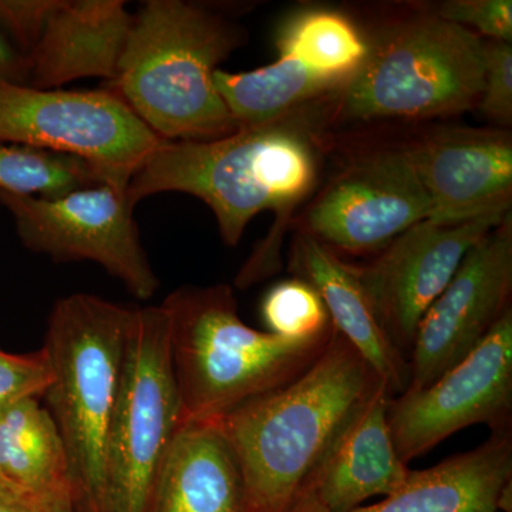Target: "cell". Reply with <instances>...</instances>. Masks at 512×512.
<instances>
[{"mask_svg": "<svg viewBox=\"0 0 512 512\" xmlns=\"http://www.w3.org/2000/svg\"><path fill=\"white\" fill-rule=\"evenodd\" d=\"M512 481V430L495 431L480 446L426 470H412L396 493L349 512H500L498 498ZM288 512H332L298 495Z\"/></svg>", "mask_w": 512, "mask_h": 512, "instance_id": "16", "label": "cell"}, {"mask_svg": "<svg viewBox=\"0 0 512 512\" xmlns=\"http://www.w3.org/2000/svg\"><path fill=\"white\" fill-rule=\"evenodd\" d=\"M369 37L365 63L330 97V123L448 119L477 109L483 93L485 40L414 8Z\"/></svg>", "mask_w": 512, "mask_h": 512, "instance_id": "5", "label": "cell"}, {"mask_svg": "<svg viewBox=\"0 0 512 512\" xmlns=\"http://www.w3.org/2000/svg\"><path fill=\"white\" fill-rule=\"evenodd\" d=\"M0 141L80 158L120 188L164 143L110 87L42 90L5 82Z\"/></svg>", "mask_w": 512, "mask_h": 512, "instance_id": "8", "label": "cell"}, {"mask_svg": "<svg viewBox=\"0 0 512 512\" xmlns=\"http://www.w3.org/2000/svg\"><path fill=\"white\" fill-rule=\"evenodd\" d=\"M289 271L322 296L333 326L365 357L390 396L406 392L410 363L387 339L349 262L309 235L293 237Z\"/></svg>", "mask_w": 512, "mask_h": 512, "instance_id": "18", "label": "cell"}, {"mask_svg": "<svg viewBox=\"0 0 512 512\" xmlns=\"http://www.w3.org/2000/svg\"><path fill=\"white\" fill-rule=\"evenodd\" d=\"M32 495L26 494L25 491L20 490L15 484L10 483L8 478L0 473V498H6V500H25L30 498Z\"/></svg>", "mask_w": 512, "mask_h": 512, "instance_id": "31", "label": "cell"}, {"mask_svg": "<svg viewBox=\"0 0 512 512\" xmlns=\"http://www.w3.org/2000/svg\"><path fill=\"white\" fill-rule=\"evenodd\" d=\"M392 399L382 384L340 431L299 495H309L326 510L349 512L403 487L412 470L397 454L390 434Z\"/></svg>", "mask_w": 512, "mask_h": 512, "instance_id": "15", "label": "cell"}, {"mask_svg": "<svg viewBox=\"0 0 512 512\" xmlns=\"http://www.w3.org/2000/svg\"><path fill=\"white\" fill-rule=\"evenodd\" d=\"M494 124L510 130L512 126V47L511 43L485 40L483 93L477 109Z\"/></svg>", "mask_w": 512, "mask_h": 512, "instance_id": "27", "label": "cell"}, {"mask_svg": "<svg viewBox=\"0 0 512 512\" xmlns=\"http://www.w3.org/2000/svg\"><path fill=\"white\" fill-rule=\"evenodd\" d=\"M382 384L335 330L298 379L212 421L237 460L244 512H288L340 431Z\"/></svg>", "mask_w": 512, "mask_h": 512, "instance_id": "2", "label": "cell"}, {"mask_svg": "<svg viewBox=\"0 0 512 512\" xmlns=\"http://www.w3.org/2000/svg\"><path fill=\"white\" fill-rule=\"evenodd\" d=\"M0 512H82L74 498L30 497L25 500L0 498Z\"/></svg>", "mask_w": 512, "mask_h": 512, "instance_id": "30", "label": "cell"}, {"mask_svg": "<svg viewBox=\"0 0 512 512\" xmlns=\"http://www.w3.org/2000/svg\"><path fill=\"white\" fill-rule=\"evenodd\" d=\"M183 426L163 305L133 309L104 464V512H151L168 448Z\"/></svg>", "mask_w": 512, "mask_h": 512, "instance_id": "7", "label": "cell"}, {"mask_svg": "<svg viewBox=\"0 0 512 512\" xmlns=\"http://www.w3.org/2000/svg\"><path fill=\"white\" fill-rule=\"evenodd\" d=\"M508 214L457 224L424 220L363 264H349L384 335L407 360L424 313L450 284L468 252Z\"/></svg>", "mask_w": 512, "mask_h": 512, "instance_id": "12", "label": "cell"}, {"mask_svg": "<svg viewBox=\"0 0 512 512\" xmlns=\"http://www.w3.org/2000/svg\"><path fill=\"white\" fill-rule=\"evenodd\" d=\"M151 512H244L237 460L214 423H184L175 434Z\"/></svg>", "mask_w": 512, "mask_h": 512, "instance_id": "19", "label": "cell"}, {"mask_svg": "<svg viewBox=\"0 0 512 512\" xmlns=\"http://www.w3.org/2000/svg\"><path fill=\"white\" fill-rule=\"evenodd\" d=\"M184 423H212L298 379L325 352L335 328L291 340L242 322L227 284L187 285L161 303Z\"/></svg>", "mask_w": 512, "mask_h": 512, "instance_id": "4", "label": "cell"}, {"mask_svg": "<svg viewBox=\"0 0 512 512\" xmlns=\"http://www.w3.org/2000/svg\"><path fill=\"white\" fill-rule=\"evenodd\" d=\"M387 419L406 464L473 424H485L491 433L512 430V308L430 386L393 397Z\"/></svg>", "mask_w": 512, "mask_h": 512, "instance_id": "11", "label": "cell"}, {"mask_svg": "<svg viewBox=\"0 0 512 512\" xmlns=\"http://www.w3.org/2000/svg\"><path fill=\"white\" fill-rule=\"evenodd\" d=\"M30 60L0 32V82L28 86Z\"/></svg>", "mask_w": 512, "mask_h": 512, "instance_id": "29", "label": "cell"}, {"mask_svg": "<svg viewBox=\"0 0 512 512\" xmlns=\"http://www.w3.org/2000/svg\"><path fill=\"white\" fill-rule=\"evenodd\" d=\"M399 148L429 198V220L457 224L511 212L510 130L437 127Z\"/></svg>", "mask_w": 512, "mask_h": 512, "instance_id": "14", "label": "cell"}, {"mask_svg": "<svg viewBox=\"0 0 512 512\" xmlns=\"http://www.w3.org/2000/svg\"><path fill=\"white\" fill-rule=\"evenodd\" d=\"M100 183V175L80 158L0 141V191L57 198Z\"/></svg>", "mask_w": 512, "mask_h": 512, "instance_id": "23", "label": "cell"}, {"mask_svg": "<svg viewBox=\"0 0 512 512\" xmlns=\"http://www.w3.org/2000/svg\"><path fill=\"white\" fill-rule=\"evenodd\" d=\"M215 86L239 126H258L339 93L338 87L292 57L251 72L218 69Z\"/></svg>", "mask_w": 512, "mask_h": 512, "instance_id": "21", "label": "cell"}, {"mask_svg": "<svg viewBox=\"0 0 512 512\" xmlns=\"http://www.w3.org/2000/svg\"><path fill=\"white\" fill-rule=\"evenodd\" d=\"M0 473L32 497L76 500L66 446L40 399L0 412Z\"/></svg>", "mask_w": 512, "mask_h": 512, "instance_id": "20", "label": "cell"}, {"mask_svg": "<svg viewBox=\"0 0 512 512\" xmlns=\"http://www.w3.org/2000/svg\"><path fill=\"white\" fill-rule=\"evenodd\" d=\"M498 511L512 512V481L501 491L500 498H498Z\"/></svg>", "mask_w": 512, "mask_h": 512, "instance_id": "32", "label": "cell"}, {"mask_svg": "<svg viewBox=\"0 0 512 512\" xmlns=\"http://www.w3.org/2000/svg\"><path fill=\"white\" fill-rule=\"evenodd\" d=\"M430 202L399 146L357 156L319 184L291 227L342 258L369 259L430 218Z\"/></svg>", "mask_w": 512, "mask_h": 512, "instance_id": "10", "label": "cell"}, {"mask_svg": "<svg viewBox=\"0 0 512 512\" xmlns=\"http://www.w3.org/2000/svg\"><path fill=\"white\" fill-rule=\"evenodd\" d=\"M53 372L45 349L15 355L0 350V412L26 399H43Z\"/></svg>", "mask_w": 512, "mask_h": 512, "instance_id": "25", "label": "cell"}, {"mask_svg": "<svg viewBox=\"0 0 512 512\" xmlns=\"http://www.w3.org/2000/svg\"><path fill=\"white\" fill-rule=\"evenodd\" d=\"M247 42V30L210 6L148 0L133 16L119 72L107 87L161 140H218L241 126L214 74Z\"/></svg>", "mask_w": 512, "mask_h": 512, "instance_id": "3", "label": "cell"}, {"mask_svg": "<svg viewBox=\"0 0 512 512\" xmlns=\"http://www.w3.org/2000/svg\"><path fill=\"white\" fill-rule=\"evenodd\" d=\"M261 316L268 332L284 339L318 338L335 328L322 296L296 276L278 282L266 292Z\"/></svg>", "mask_w": 512, "mask_h": 512, "instance_id": "24", "label": "cell"}, {"mask_svg": "<svg viewBox=\"0 0 512 512\" xmlns=\"http://www.w3.org/2000/svg\"><path fill=\"white\" fill-rule=\"evenodd\" d=\"M0 205L23 247L55 262H96L140 301L156 295L160 279L141 244L127 188L100 183L57 198L0 191Z\"/></svg>", "mask_w": 512, "mask_h": 512, "instance_id": "9", "label": "cell"}, {"mask_svg": "<svg viewBox=\"0 0 512 512\" xmlns=\"http://www.w3.org/2000/svg\"><path fill=\"white\" fill-rule=\"evenodd\" d=\"M62 5L63 0H0V32L30 60L47 22Z\"/></svg>", "mask_w": 512, "mask_h": 512, "instance_id": "28", "label": "cell"}, {"mask_svg": "<svg viewBox=\"0 0 512 512\" xmlns=\"http://www.w3.org/2000/svg\"><path fill=\"white\" fill-rule=\"evenodd\" d=\"M133 15L121 0H63L30 56V87L59 89L87 77L113 82Z\"/></svg>", "mask_w": 512, "mask_h": 512, "instance_id": "17", "label": "cell"}, {"mask_svg": "<svg viewBox=\"0 0 512 512\" xmlns=\"http://www.w3.org/2000/svg\"><path fill=\"white\" fill-rule=\"evenodd\" d=\"M512 215L471 249L424 313L410 355L406 392L430 386L483 342L512 308Z\"/></svg>", "mask_w": 512, "mask_h": 512, "instance_id": "13", "label": "cell"}, {"mask_svg": "<svg viewBox=\"0 0 512 512\" xmlns=\"http://www.w3.org/2000/svg\"><path fill=\"white\" fill-rule=\"evenodd\" d=\"M439 18L484 40L512 42L511 0H446L431 6Z\"/></svg>", "mask_w": 512, "mask_h": 512, "instance_id": "26", "label": "cell"}, {"mask_svg": "<svg viewBox=\"0 0 512 512\" xmlns=\"http://www.w3.org/2000/svg\"><path fill=\"white\" fill-rule=\"evenodd\" d=\"M133 309L90 293L53 305L46 350L53 380L43 396L60 431L77 504L104 512L107 436L119 393Z\"/></svg>", "mask_w": 512, "mask_h": 512, "instance_id": "6", "label": "cell"}, {"mask_svg": "<svg viewBox=\"0 0 512 512\" xmlns=\"http://www.w3.org/2000/svg\"><path fill=\"white\" fill-rule=\"evenodd\" d=\"M330 126L325 99L218 140L164 141L131 178L128 200L137 205L161 192L197 197L228 247H237L256 215L275 212L271 234L235 278L239 289L249 288L281 271L282 237L319 187Z\"/></svg>", "mask_w": 512, "mask_h": 512, "instance_id": "1", "label": "cell"}, {"mask_svg": "<svg viewBox=\"0 0 512 512\" xmlns=\"http://www.w3.org/2000/svg\"><path fill=\"white\" fill-rule=\"evenodd\" d=\"M278 56L292 57L338 87L348 86L369 53V37L348 13L328 6H306L281 23Z\"/></svg>", "mask_w": 512, "mask_h": 512, "instance_id": "22", "label": "cell"}]
</instances>
